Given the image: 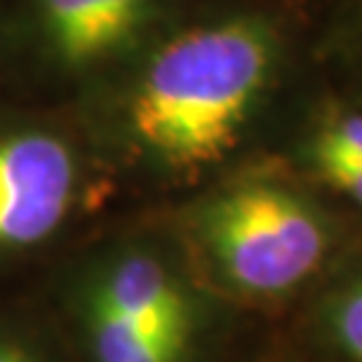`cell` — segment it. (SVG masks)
I'll return each mask as SVG.
<instances>
[{
	"instance_id": "1",
	"label": "cell",
	"mask_w": 362,
	"mask_h": 362,
	"mask_svg": "<svg viewBox=\"0 0 362 362\" xmlns=\"http://www.w3.org/2000/svg\"><path fill=\"white\" fill-rule=\"evenodd\" d=\"M191 3L100 83L132 158L172 182L207 175L242 145L306 30L293 0H223L199 11Z\"/></svg>"
},
{
	"instance_id": "2",
	"label": "cell",
	"mask_w": 362,
	"mask_h": 362,
	"mask_svg": "<svg viewBox=\"0 0 362 362\" xmlns=\"http://www.w3.org/2000/svg\"><path fill=\"white\" fill-rule=\"evenodd\" d=\"M191 269L245 303H282L314 285L341 245L336 215L279 172L220 182L182 215Z\"/></svg>"
},
{
	"instance_id": "3",
	"label": "cell",
	"mask_w": 362,
	"mask_h": 362,
	"mask_svg": "<svg viewBox=\"0 0 362 362\" xmlns=\"http://www.w3.org/2000/svg\"><path fill=\"white\" fill-rule=\"evenodd\" d=\"M89 362H199L207 309L172 245L127 239L91 263L76 296Z\"/></svg>"
},
{
	"instance_id": "4",
	"label": "cell",
	"mask_w": 362,
	"mask_h": 362,
	"mask_svg": "<svg viewBox=\"0 0 362 362\" xmlns=\"http://www.w3.org/2000/svg\"><path fill=\"white\" fill-rule=\"evenodd\" d=\"M191 0H13L0 35L40 73L105 83Z\"/></svg>"
},
{
	"instance_id": "5",
	"label": "cell",
	"mask_w": 362,
	"mask_h": 362,
	"mask_svg": "<svg viewBox=\"0 0 362 362\" xmlns=\"http://www.w3.org/2000/svg\"><path fill=\"white\" fill-rule=\"evenodd\" d=\"M83 182L73 137L40 121H0V260L62 231L81 207Z\"/></svg>"
},
{
	"instance_id": "6",
	"label": "cell",
	"mask_w": 362,
	"mask_h": 362,
	"mask_svg": "<svg viewBox=\"0 0 362 362\" xmlns=\"http://www.w3.org/2000/svg\"><path fill=\"white\" fill-rule=\"evenodd\" d=\"M320 341L341 362H362V258L327 282L314 306Z\"/></svg>"
},
{
	"instance_id": "7",
	"label": "cell",
	"mask_w": 362,
	"mask_h": 362,
	"mask_svg": "<svg viewBox=\"0 0 362 362\" xmlns=\"http://www.w3.org/2000/svg\"><path fill=\"white\" fill-rule=\"evenodd\" d=\"M303 153H341L362 158V103L327 100L320 105L303 137Z\"/></svg>"
},
{
	"instance_id": "8",
	"label": "cell",
	"mask_w": 362,
	"mask_h": 362,
	"mask_svg": "<svg viewBox=\"0 0 362 362\" xmlns=\"http://www.w3.org/2000/svg\"><path fill=\"white\" fill-rule=\"evenodd\" d=\"M303 164L333 194L362 212V158L341 153H300Z\"/></svg>"
},
{
	"instance_id": "9",
	"label": "cell",
	"mask_w": 362,
	"mask_h": 362,
	"mask_svg": "<svg viewBox=\"0 0 362 362\" xmlns=\"http://www.w3.org/2000/svg\"><path fill=\"white\" fill-rule=\"evenodd\" d=\"M346 62L362 67V0H336L330 25L325 27V46Z\"/></svg>"
},
{
	"instance_id": "10",
	"label": "cell",
	"mask_w": 362,
	"mask_h": 362,
	"mask_svg": "<svg viewBox=\"0 0 362 362\" xmlns=\"http://www.w3.org/2000/svg\"><path fill=\"white\" fill-rule=\"evenodd\" d=\"M0 362H46L38 349L13 336H0Z\"/></svg>"
}]
</instances>
